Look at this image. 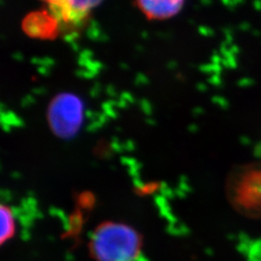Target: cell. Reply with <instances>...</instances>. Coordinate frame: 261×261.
Masks as SVG:
<instances>
[{
	"label": "cell",
	"mask_w": 261,
	"mask_h": 261,
	"mask_svg": "<svg viewBox=\"0 0 261 261\" xmlns=\"http://www.w3.org/2000/svg\"><path fill=\"white\" fill-rule=\"evenodd\" d=\"M137 5L149 19H167L177 15L184 5V1L143 0L138 1Z\"/></svg>",
	"instance_id": "obj_6"
},
{
	"label": "cell",
	"mask_w": 261,
	"mask_h": 261,
	"mask_svg": "<svg viewBox=\"0 0 261 261\" xmlns=\"http://www.w3.org/2000/svg\"><path fill=\"white\" fill-rule=\"evenodd\" d=\"M1 214V240L2 242L10 239L15 233V219L9 207L2 205L0 208Z\"/></svg>",
	"instance_id": "obj_7"
},
{
	"label": "cell",
	"mask_w": 261,
	"mask_h": 261,
	"mask_svg": "<svg viewBox=\"0 0 261 261\" xmlns=\"http://www.w3.org/2000/svg\"><path fill=\"white\" fill-rule=\"evenodd\" d=\"M23 32L34 39H55L59 31V22L48 10L28 14L21 22Z\"/></svg>",
	"instance_id": "obj_4"
},
{
	"label": "cell",
	"mask_w": 261,
	"mask_h": 261,
	"mask_svg": "<svg viewBox=\"0 0 261 261\" xmlns=\"http://www.w3.org/2000/svg\"><path fill=\"white\" fill-rule=\"evenodd\" d=\"M90 250L96 261H145L140 235L127 224H100L91 238Z\"/></svg>",
	"instance_id": "obj_1"
},
{
	"label": "cell",
	"mask_w": 261,
	"mask_h": 261,
	"mask_svg": "<svg viewBox=\"0 0 261 261\" xmlns=\"http://www.w3.org/2000/svg\"><path fill=\"white\" fill-rule=\"evenodd\" d=\"M100 1H50L47 2L48 11L56 17L58 22L61 20L65 23L76 24L82 22L89 15L90 11L100 5Z\"/></svg>",
	"instance_id": "obj_5"
},
{
	"label": "cell",
	"mask_w": 261,
	"mask_h": 261,
	"mask_svg": "<svg viewBox=\"0 0 261 261\" xmlns=\"http://www.w3.org/2000/svg\"><path fill=\"white\" fill-rule=\"evenodd\" d=\"M226 196L240 214L261 218V162L233 169L226 181Z\"/></svg>",
	"instance_id": "obj_2"
},
{
	"label": "cell",
	"mask_w": 261,
	"mask_h": 261,
	"mask_svg": "<svg viewBox=\"0 0 261 261\" xmlns=\"http://www.w3.org/2000/svg\"><path fill=\"white\" fill-rule=\"evenodd\" d=\"M84 119V102L72 92L57 94L47 106L48 127L59 139L75 138L83 126Z\"/></svg>",
	"instance_id": "obj_3"
}]
</instances>
